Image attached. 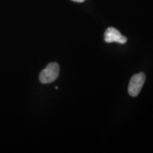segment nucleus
I'll return each mask as SVG.
<instances>
[{
	"instance_id": "f257e3e1",
	"label": "nucleus",
	"mask_w": 153,
	"mask_h": 153,
	"mask_svg": "<svg viewBox=\"0 0 153 153\" xmlns=\"http://www.w3.org/2000/svg\"><path fill=\"white\" fill-rule=\"evenodd\" d=\"M60 73V66L57 62H51L41 71L39 75L40 82L42 84H50L58 77Z\"/></svg>"
},
{
	"instance_id": "f03ea898",
	"label": "nucleus",
	"mask_w": 153,
	"mask_h": 153,
	"mask_svg": "<svg viewBox=\"0 0 153 153\" xmlns=\"http://www.w3.org/2000/svg\"><path fill=\"white\" fill-rule=\"evenodd\" d=\"M145 79H146V76L143 72L135 74L132 76L129 82L128 89V94L131 97H137L139 95L145 84Z\"/></svg>"
},
{
	"instance_id": "7ed1b4c3",
	"label": "nucleus",
	"mask_w": 153,
	"mask_h": 153,
	"mask_svg": "<svg viewBox=\"0 0 153 153\" xmlns=\"http://www.w3.org/2000/svg\"><path fill=\"white\" fill-rule=\"evenodd\" d=\"M104 40L108 43L116 42V43L120 44L126 43L128 41L126 36H122L119 30L114 27H109L107 28L106 32H105Z\"/></svg>"
},
{
	"instance_id": "20e7f679",
	"label": "nucleus",
	"mask_w": 153,
	"mask_h": 153,
	"mask_svg": "<svg viewBox=\"0 0 153 153\" xmlns=\"http://www.w3.org/2000/svg\"><path fill=\"white\" fill-rule=\"evenodd\" d=\"M72 1H75V2H78V3H82V2H84L85 0H72Z\"/></svg>"
}]
</instances>
